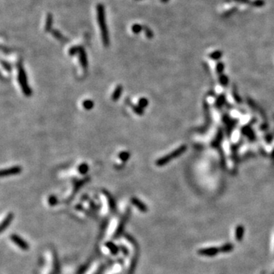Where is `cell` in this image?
<instances>
[{
  "instance_id": "4fadbf2b",
  "label": "cell",
  "mask_w": 274,
  "mask_h": 274,
  "mask_svg": "<svg viewBox=\"0 0 274 274\" xmlns=\"http://www.w3.org/2000/svg\"><path fill=\"white\" fill-rule=\"evenodd\" d=\"M103 193L105 195L107 200L108 205H109L111 210V211H114L116 210V203H115V200L113 196H112V195L107 190H103Z\"/></svg>"
},
{
  "instance_id": "7a4b0ae2",
  "label": "cell",
  "mask_w": 274,
  "mask_h": 274,
  "mask_svg": "<svg viewBox=\"0 0 274 274\" xmlns=\"http://www.w3.org/2000/svg\"><path fill=\"white\" fill-rule=\"evenodd\" d=\"M18 69V81L19 82V85L21 89L22 92L27 97H30L32 94L31 88L29 87L28 81V77H27L26 72L24 69L23 66L21 63L17 64Z\"/></svg>"
},
{
  "instance_id": "d4e9b609",
  "label": "cell",
  "mask_w": 274,
  "mask_h": 274,
  "mask_svg": "<svg viewBox=\"0 0 274 274\" xmlns=\"http://www.w3.org/2000/svg\"><path fill=\"white\" fill-rule=\"evenodd\" d=\"M148 104H149V101H148V99H146V97H141V98L139 100L138 105L140 107H141L143 109L146 108V107L148 106Z\"/></svg>"
},
{
  "instance_id": "7402d4cb",
  "label": "cell",
  "mask_w": 274,
  "mask_h": 274,
  "mask_svg": "<svg viewBox=\"0 0 274 274\" xmlns=\"http://www.w3.org/2000/svg\"><path fill=\"white\" fill-rule=\"evenodd\" d=\"M94 101L91 100H90V99L85 100L83 102H82V106H83V107L85 108V110H88V111L92 109V108L94 107Z\"/></svg>"
},
{
  "instance_id": "7c38bea8",
  "label": "cell",
  "mask_w": 274,
  "mask_h": 274,
  "mask_svg": "<svg viewBox=\"0 0 274 274\" xmlns=\"http://www.w3.org/2000/svg\"><path fill=\"white\" fill-rule=\"evenodd\" d=\"M125 102L127 103V104H129L130 107H131V108L133 109V112H134L135 114H136L137 115H139V116H142V115L144 114V109H143V108H142L141 107L139 106L138 104H136V105L133 104L131 102V101H130V98L126 99Z\"/></svg>"
},
{
  "instance_id": "83f0119b",
  "label": "cell",
  "mask_w": 274,
  "mask_h": 274,
  "mask_svg": "<svg viewBox=\"0 0 274 274\" xmlns=\"http://www.w3.org/2000/svg\"><path fill=\"white\" fill-rule=\"evenodd\" d=\"M52 35L54 36V38H56L57 39L60 40V41H63V36L62 35V34L60 31H58L57 30H53L51 31Z\"/></svg>"
},
{
  "instance_id": "9a60e30c",
  "label": "cell",
  "mask_w": 274,
  "mask_h": 274,
  "mask_svg": "<svg viewBox=\"0 0 274 274\" xmlns=\"http://www.w3.org/2000/svg\"><path fill=\"white\" fill-rule=\"evenodd\" d=\"M122 92H123V86L120 85H117V86L116 87V88L114 89V91L113 94H112V95H111L112 100H113L114 101H117L119 100L120 97V96H121V94H122Z\"/></svg>"
},
{
  "instance_id": "4dcf8cb0",
  "label": "cell",
  "mask_w": 274,
  "mask_h": 274,
  "mask_svg": "<svg viewBox=\"0 0 274 274\" xmlns=\"http://www.w3.org/2000/svg\"><path fill=\"white\" fill-rule=\"evenodd\" d=\"M168 1H169V0H161V2H164V3H165V2H168Z\"/></svg>"
},
{
  "instance_id": "6da1fadb",
  "label": "cell",
  "mask_w": 274,
  "mask_h": 274,
  "mask_svg": "<svg viewBox=\"0 0 274 274\" xmlns=\"http://www.w3.org/2000/svg\"><path fill=\"white\" fill-rule=\"evenodd\" d=\"M96 12H97V20L98 22L99 28H100L102 42H103L104 46L108 47L110 45V39L107 27L104 6L101 3L97 4L96 6Z\"/></svg>"
},
{
  "instance_id": "5b68a950",
  "label": "cell",
  "mask_w": 274,
  "mask_h": 274,
  "mask_svg": "<svg viewBox=\"0 0 274 274\" xmlns=\"http://www.w3.org/2000/svg\"><path fill=\"white\" fill-rule=\"evenodd\" d=\"M10 239L15 243V245H17L18 248H20L23 251H28L30 248L28 243L25 240H24L23 238H21V237L16 235V234H12V235H10Z\"/></svg>"
},
{
  "instance_id": "603a6c76",
  "label": "cell",
  "mask_w": 274,
  "mask_h": 274,
  "mask_svg": "<svg viewBox=\"0 0 274 274\" xmlns=\"http://www.w3.org/2000/svg\"><path fill=\"white\" fill-rule=\"evenodd\" d=\"M143 31H144L145 35H146V38H149V39H152L153 38V32L152 31L149 27L147 26H143Z\"/></svg>"
},
{
  "instance_id": "ac0fdd59",
  "label": "cell",
  "mask_w": 274,
  "mask_h": 274,
  "mask_svg": "<svg viewBox=\"0 0 274 274\" xmlns=\"http://www.w3.org/2000/svg\"><path fill=\"white\" fill-rule=\"evenodd\" d=\"M106 247L109 249V251H111L112 254H117V253L119 252V248L117 245H115L113 242H107L106 243Z\"/></svg>"
},
{
  "instance_id": "44dd1931",
  "label": "cell",
  "mask_w": 274,
  "mask_h": 274,
  "mask_svg": "<svg viewBox=\"0 0 274 274\" xmlns=\"http://www.w3.org/2000/svg\"><path fill=\"white\" fill-rule=\"evenodd\" d=\"M118 157H119V158L121 161H124V162H126L130 158V153L129 152H127V151H123V152H120V154L118 155Z\"/></svg>"
},
{
  "instance_id": "8fae6325",
  "label": "cell",
  "mask_w": 274,
  "mask_h": 274,
  "mask_svg": "<svg viewBox=\"0 0 274 274\" xmlns=\"http://www.w3.org/2000/svg\"><path fill=\"white\" fill-rule=\"evenodd\" d=\"M13 219H14V213H9L6 216V217L5 218L2 223H1V228H0V232H3L9 226V225L11 224L12 222L13 221Z\"/></svg>"
},
{
  "instance_id": "9c48e42d",
  "label": "cell",
  "mask_w": 274,
  "mask_h": 274,
  "mask_svg": "<svg viewBox=\"0 0 274 274\" xmlns=\"http://www.w3.org/2000/svg\"><path fill=\"white\" fill-rule=\"evenodd\" d=\"M130 201H131V203L133 204V206H135L138 209L140 212H142V213H146V212L148 211L147 206H146L143 201H141L137 197H132Z\"/></svg>"
},
{
  "instance_id": "5bb4252c",
  "label": "cell",
  "mask_w": 274,
  "mask_h": 274,
  "mask_svg": "<svg viewBox=\"0 0 274 274\" xmlns=\"http://www.w3.org/2000/svg\"><path fill=\"white\" fill-rule=\"evenodd\" d=\"M244 235V227L242 225H238L235 229V239L238 241H242Z\"/></svg>"
},
{
  "instance_id": "484cf974",
  "label": "cell",
  "mask_w": 274,
  "mask_h": 274,
  "mask_svg": "<svg viewBox=\"0 0 274 274\" xmlns=\"http://www.w3.org/2000/svg\"><path fill=\"white\" fill-rule=\"evenodd\" d=\"M58 203H59L58 199H57V196H54V195H51V196L48 198V203L50 204L51 206H56Z\"/></svg>"
},
{
  "instance_id": "f1b7e54d",
  "label": "cell",
  "mask_w": 274,
  "mask_h": 274,
  "mask_svg": "<svg viewBox=\"0 0 274 274\" xmlns=\"http://www.w3.org/2000/svg\"><path fill=\"white\" fill-rule=\"evenodd\" d=\"M264 2L263 0H255L254 2H253V5L255 7H261L262 5H263Z\"/></svg>"
},
{
  "instance_id": "2e32d148",
  "label": "cell",
  "mask_w": 274,
  "mask_h": 274,
  "mask_svg": "<svg viewBox=\"0 0 274 274\" xmlns=\"http://www.w3.org/2000/svg\"><path fill=\"white\" fill-rule=\"evenodd\" d=\"M52 25H53V15L51 13H48L46 17L45 26H44V30L46 32L51 31L50 30L52 28Z\"/></svg>"
},
{
  "instance_id": "277c9868",
  "label": "cell",
  "mask_w": 274,
  "mask_h": 274,
  "mask_svg": "<svg viewBox=\"0 0 274 274\" xmlns=\"http://www.w3.org/2000/svg\"><path fill=\"white\" fill-rule=\"evenodd\" d=\"M130 213H131V209H130V207H128V208L127 209V210H126L125 213H124L123 217L121 218L120 222L119 224H118L117 229L116 232H115V235H114V236L117 237V238L119 237L120 235L122 234V232H124L126 223H127V222L128 221L129 217H130Z\"/></svg>"
},
{
  "instance_id": "e0dca14e",
  "label": "cell",
  "mask_w": 274,
  "mask_h": 274,
  "mask_svg": "<svg viewBox=\"0 0 274 274\" xmlns=\"http://www.w3.org/2000/svg\"><path fill=\"white\" fill-rule=\"evenodd\" d=\"M234 249V245L231 243H226L219 248V251L222 253H229Z\"/></svg>"
},
{
  "instance_id": "ffe728a7",
  "label": "cell",
  "mask_w": 274,
  "mask_h": 274,
  "mask_svg": "<svg viewBox=\"0 0 274 274\" xmlns=\"http://www.w3.org/2000/svg\"><path fill=\"white\" fill-rule=\"evenodd\" d=\"M131 31L135 35H138L142 31H143V26L140 24H133L131 26Z\"/></svg>"
},
{
  "instance_id": "ba28073f",
  "label": "cell",
  "mask_w": 274,
  "mask_h": 274,
  "mask_svg": "<svg viewBox=\"0 0 274 274\" xmlns=\"http://www.w3.org/2000/svg\"><path fill=\"white\" fill-rule=\"evenodd\" d=\"M78 59H79L80 64H81V67L84 69V71H87L88 66V57H87V53L85 52V50H84L83 47H81V49L79 50V53H78Z\"/></svg>"
},
{
  "instance_id": "4316f807",
  "label": "cell",
  "mask_w": 274,
  "mask_h": 274,
  "mask_svg": "<svg viewBox=\"0 0 274 274\" xmlns=\"http://www.w3.org/2000/svg\"><path fill=\"white\" fill-rule=\"evenodd\" d=\"M1 64H2V66L3 67V69H5V70H6L7 72H11L12 69V66L10 65V63H8L7 61H5V60H2Z\"/></svg>"
},
{
  "instance_id": "cb8c5ba5",
  "label": "cell",
  "mask_w": 274,
  "mask_h": 274,
  "mask_svg": "<svg viewBox=\"0 0 274 274\" xmlns=\"http://www.w3.org/2000/svg\"><path fill=\"white\" fill-rule=\"evenodd\" d=\"M80 49H81V47H78V46H74V47H72L69 50V55H70V56H75V55L78 54Z\"/></svg>"
},
{
  "instance_id": "52a82bcc",
  "label": "cell",
  "mask_w": 274,
  "mask_h": 274,
  "mask_svg": "<svg viewBox=\"0 0 274 274\" xmlns=\"http://www.w3.org/2000/svg\"><path fill=\"white\" fill-rule=\"evenodd\" d=\"M220 252L219 248L216 247H210V248H202L198 251V254L202 256H206V257H214L216 254H218Z\"/></svg>"
},
{
  "instance_id": "f546056e",
  "label": "cell",
  "mask_w": 274,
  "mask_h": 274,
  "mask_svg": "<svg viewBox=\"0 0 274 274\" xmlns=\"http://www.w3.org/2000/svg\"><path fill=\"white\" fill-rule=\"evenodd\" d=\"M211 57H213V59H219V57H221V53L219 51H216L215 52V53H212Z\"/></svg>"
},
{
  "instance_id": "d6986e66",
  "label": "cell",
  "mask_w": 274,
  "mask_h": 274,
  "mask_svg": "<svg viewBox=\"0 0 274 274\" xmlns=\"http://www.w3.org/2000/svg\"><path fill=\"white\" fill-rule=\"evenodd\" d=\"M88 169H89V167H88V164H87V163H85V162L81 163V164H79V165L78 166V173H79V174H82V175H84V174H87V172H88Z\"/></svg>"
},
{
  "instance_id": "30bf717a",
  "label": "cell",
  "mask_w": 274,
  "mask_h": 274,
  "mask_svg": "<svg viewBox=\"0 0 274 274\" xmlns=\"http://www.w3.org/2000/svg\"><path fill=\"white\" fill-rule=\"evenodd\" d=\"M89 180H90L89 177H85V178L81 179V180H75V179L73 180V192H72V195H71L69 199L73 197V196H75V193L78 191V190L80 189V187L83 186V185Z\"/></svg>"
},
{
  "instance_id": "8992f818",
  "label": "cell",
  "mask_w": 274,
  "mask_h": 274,
  "mask_svg": "<svg viewBox=\"0 0 274 274\" xmlns=\"http://www.w3.org/2000/svg\"><path fill=\"white\" fill-rule=\"evenodd\" d=\"M22 172V168L20 165H15V166L9 167L8 168H5V169H2L0 173V175L1 177H8V176L11 175H16V174H19Z\"/></svg>"
},
{
  "instance_id": "3957f363",
  "label": "cell",
  "mask_w": 274,
  "mask_h": 274,
  "mask_svg": "<svg viewBox=\"0 0 274 274\" xmlns=\"http://www.w3.org/2000/svg\"><path fill=\"white\" fill-rule=\"evenodd\" d=\"M184 150H185V146H181V147H180L179 149L174 150V152H171L170 154H168V155H164V156L160 158L159 159L157 160L156 162H155V164H156L157 166H159V167L164 166V165H165L167 163L169 162L171 160H172L173 158L179 156L180 154L183 153V151Z\"/></svg>"
}]
</instances>
